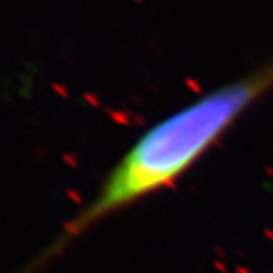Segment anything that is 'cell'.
<instances>
[{
  "mask_svg": "<svg viewBox=\"0 0 273 273\" xmlns=\"http://www.w3.org/2000/svg\"><path fill=\"white\" fill-rule=\"evenodd\" d=\"M272 89L273 59L152 125L114 164L94 198L25 272L43 269L109 216L171 188Z\"/></svg>",
  "mask_w": 273,
  "mask_h": 273,
  "instance_id": "6da1fadb",
  "label": "cell"
}]
</instances>
